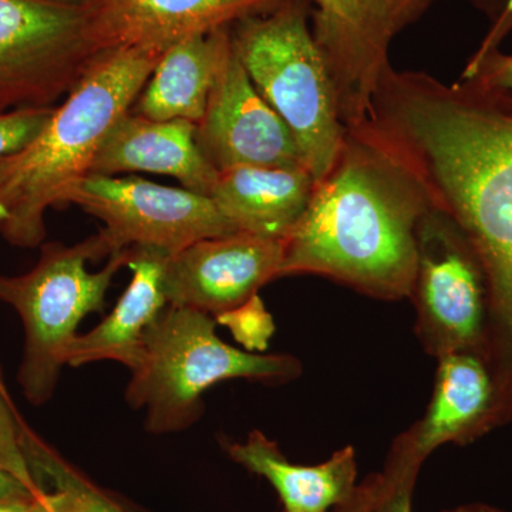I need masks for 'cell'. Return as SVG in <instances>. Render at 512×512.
I'll return each instance as SVG.
<instances>
[{
    "instance_id": "1",
    "label": "cell",
    "mask_w": 512,
    "mask_h": 512,
    "mask_svg": "<svg viewBox=\"0 0 512 512\" xmlns=\"http://www.w3.org/2000/svg\"><path fill=\"white\" fill-rule=\"evenodd\" d=\"M350 136L393 165L473 249L487 289L495 417L512 421V92L390 67Z\"/></svg>"
},
{
    "instance_id": "2",
    "label": "cell",
    "mask_w": 512,
    "mask_h": 512,
    "mask_svg": "<svg viewBox=\"0 0 512 512\" xmlns=\"http://www.w3.org/2000/svg\"><path fill=\"white\" fill-rule=\"evenodd\" d=\"M426 212L393 165L346 134L338 163L285 239L281 276L323 275L380 298L410 296Z\"/></svg>"
},
{
    "instance_id": "3",
    "label": "cell",
    "mask_w": 512,
    "mask_h": 512,
    "mask_svg": "<svg viewBox=\"0 0 512 512\" xmlns=\"http://www.w3.org/2000/svg\"><path fill=\"white\" fill-rule=\"evenodd\" d=\"M161 56L137 47L104 50L28 146L0 157V234L9 244H42L47 210L63 205L90 174L104 140L133 109Z\"/></svg>"
},
{
    "instance_id": "4",
    "label": "cell",
    "mask_w": 512,
    "mask_h": 512,
    "mask_svg": "<svg viewBox=\"0 0 512 512\" xmlns=\"http://www.w3.org/2000/svg\"><path fill=\"white\" fill-rule=\"evenodd\" d=\"M309 16V0H282L235 22L232 43L255 89L291 128L319 184L338 163L348 133Z\"/></svg>"
},
{
    "instance_id": "5",
    "label": "cell",
    "mask_w": 512,
    "mask_h": 512,
    "mask_svg": "<svg viewBox=\"0 0 512 512\" xmlns=\"http://www.w3.org/2000/svg\"><path fill=\"white\" fill-rule=\"evenodd\" d=\"M299 365L291 356L258 355L227 345L208 313L167 305L147 330L131 372L126 402L144 410L151 434L190 429L204 412L202 396L229 379L286 380Z\"/></svg>"
},
{
    "instance_id": "6",
    "label": "cell",
    "mask_w": 512,
    "mask_h": 512,
    "mask_svg": "<svg viewBox=\"0 0 512 512\" xmlns=\"http://www.w3.org/2000/svg\"><path fill=\"white\" fill-rule=\"evenodd\" d=\"M131 255L124 249L110 256L96 234L72 247L49 242L26 274H0V302L15 309L25 329L18 383L30 404L52 399L77 328L89 313L103 311L111 281Z\"/></svg>"
},
{
    "instance_id": "7",
    "label": "cell",
    "mask_w": 512,
    "mask_h": 512,
    "mask_svg": "<svg viewBox=\"0 0 512 512\" xmlns=\"http://www.w3.org/2000/svg\"><path fill=\"white\" fill-rule=\"evenodd\" d=\"M101 53L90 5L0 0V114L53 107Z\"/></svg>"
},
{
    "instance_id": "8",
    "label": "cell",
    "mask_w": 512,
    "mask_h": 512,
    "mask_svg": "<svg viewBox=\"0 0 512 512\" xmlns=\"http://www.w3.org/2000/svg\"><path fill=\"white\" fill-rule=\"evenodd\" d=\"M64 204L77 205L103 222L99 234L110 256L131 248L173 256L201 239L237 234L208 195L143 178L89 174Z\"/></svg>"
},
{
    "instance_id": "9",
    "label": "cell",
    "mask_w": 512,
    "mask_h": 512,
    "mask_svg": "<svg viewBox=\"0 0 512 512\" xmlns=\"http://www.w3.org/2000/svg\"><path fill=\"white\" fill-rule=\"evenodd\" d=\"M312 33L328 64L340 119L365 123L387 70L393 40L436 0H312Z\"/></svg>"
},
{
    "instance_id": "10",
    "label": "cell",
    "mask_w": 512,
    "mask_h": 512,
    "mask_svg": "<svg viewBox=\"0 0 512 512\" xmlns=\"http://www.w3.org/2000/svg\"><path fill=\"white\" fill-rule=\"evenodd\" d=\"M412 295L421 338L437 356L484 357L487 289L473 249L447 217L427 208L419 228V264Z\"/></svg>"
},
{
    "instance_id": "11",
    "label": "cell",
    "mask_w": 512,
    "mask_h": 512,
    "mask_svg": "<svg viewBox=\"0 0 512 512\" xmlns=\"http://www.w3.org/2000/svg\"><path fill=\"white\" fill-rule=\"evenodd\" d=\"M195 140L218 173L242 165L306 168L291 128L255 89L234 43L221 64Z\"/></svg>"
},
{
    "instance_id": "12",
    "label": "cell",
    "mask_w": 512,
    "mask_h": 512,
    "mask_svg": "<svg viewBox=\"0 0 512 512\" xmlns=\"http://www.w3.org/2000/svg\"><path fill=\"white\" fill-rule=\"evenodd\" d=\"M285 241L237 234L201 239L168 256L164 292L168 305L218 316L258 295L281 276Z\"/></svg>"
},
{
    "instance_id": "13",
    "label": "cell",
    "mask_w": 512,
    "mask_h": 512,
    "mask_svg": "<svg viewBox=\"0 0 512 512\" xmlns=\"http://www.w3.org/2000/svg\"><path fill=\"white\" fill-rule=\"evenodd\" d=\"M282 0H94L93 37L101 52L137 47L164 55L188 37L234 25Z\"/></svg>"
},
{
    "instance_id": "14",
    "label": "cell",
    "mask_w": 512,
    "mask_h": 512,
    "mask_svg": "<svg viewBox=\"0 0 512 512\" xmlns=\"http://www.w3.org/2000/svg\"><path fill=\"white\" fill-rule=\"evenodd\" d=\"M195 133L197 124L190 121L150 120L130 111L104 140L90 174L114 177L144 171L170 175L185 190L210 197L218 171L201 153Z\"/></svg>"
},
{
    "instance_id": "15",
    "label": "cell",
    "mask_w": 512,
    "mask_h": 512,
    "mask_svg": "<svg viewBox=\"0 0 512 512\" xmlns=\"http://www.w3.org/2000/svg\"><path fill=\"white\" fill-rule=\"evenodd\" d=\"M495 384L484 357L474 352L440 356L429 412L413 437L403 463L419 467L431 451L447 443L466 444L495 427Z\"/></svg>"
},
{
    "instance_id": "16",
    "label": "cell",
    "mask_w": 512,
    "mask_h": 512,
    "mask_svg": "<svg viewBox=\"0 0 512 512\" xmlns=\"http://www.w3.org/2000/svg\"><path fill=\"white\" fill-rule=\"evenodd\" d=\"M315 185L305 167L242 165L218 173L210 198L235 231L285 241L305 214Z\"/></svg>"
},
{
    "instance_id": "17",
    "label": "cell",
    "mask_w": 512,
    "mask_h": 512,
    "mask_svg": "<svg viewBox=\"0 0 512 512\" xmlns=\"http://www.w3.org/2000/svg\"><path fill=\"white\" fill-rule=\"evenodd\" d=\"M133 249L130 285L109 316L89 333L77 335L67 350L66 365L80 367L113 360L133 369L147 330L167 308L163 278L168 256L153 249Z\"/></svg>"
},
{
    "instance_id": "18",
    "label": "cell",
    "mask_w": 512,
    "mask_h": 512,
    "mask_svg": "<svg viewBox=\"0 0 512 512\" xmlns=\"http://www.w3.org/2000/svg\"><path fill=\"white\" fill-rule=\"evenodd\" d=\"M231 47L232 25L188 37L170 47L131 111L150 120L200 123Z\"/></svg>"
},
{
    "instance_id": "19",
    "label": "cell",
    "mask_w": 512,
    "mask_h": 512,
    "mask_svg": "<svg viewBox=\"0 0 512 512\" xmlns=\"http://www.w3.org/2000/svg\"><path fill=\"white\" fill-rule=\"evenodd\" d=\"M229 457L266 478L281 497L285 512H328L348 503L355 493L356 458L343 448L319 466L289 463L274 441L252 431L244 443L228 447Z\"/></svg>"
},
{
    "instance_id": "20",
    "label": "cell",
    "mask_w": 512,
    "mask_h": 512,
    "mask_svg": "<svg viewBox=\"0 0 512 512\" xmlns=\"http://www.w3.org/2000/svg\"><path fill=\"white\" fill-rule=\"evenodd\" d=\"M22 447L36 481L46 478L52 493L43 491V512H128L50 447L22 419Z\"/></svg>"
},
{
    "instance_id": "21",
    "label": "cell",
    "mask_w": 512,
    "mask_h": 512,
    "mask_svg": "<svg viewBox=\"0 0 512 512\" xmlns=\"http://www.w3.org/2000/svg\"><path fill=\"white\" fill-rule=\"evenodd\" d=\"M0 467L9 471L30 490L40 493L43 488L33 476L22 447V416L10 400L0 377Z\"/></svg>"
},
{
    "instance_id": "22",
    "label": "cell",
    "mask_w": 512,
    "mask_h": 512,
    "mask_svg": "<svg viewBox=\"0 0 512 512\" xmlns=\"http://www.w3.org/2000/svg\"><path fill=\"white\" fill-rule=\"evenodd\" d=\"M53 107H28L0 114V157L18 153L46 126Z\"/></svg>"
},
{
    "instance_id": "23",
    "label": "cell",
    "mask_w": 512,
    "mask_h": 512,
    "mask_svg": "<svg viewBox=\"0 0 512 512\" xmlns=\"http://www.w3.org/2000/svg\"><path fill=\"white\" fill-rule=\"evenodd\" d=\"M221 323L228 325L239 342L248 348L265 349L266 340L274 332L271 316L266 313L264 303L255 295L247 303L232 311L215 316Z\"/></svg>"
},
{
    "instance_id": "24",
    "label": "cell",
    "mask_w": 512,
    "mask_h": 512,
    "mask_svg": "<svg viewBox=\"0 0 512 512\" xmlns=\"http://www.w3.org/2000/svg\"><path fill=\"white\" fill-rule=\"evenodd\" d=\"M463 79H473L485 87L512 92V55H504L500 50L481 57H471Z\"/></svg>"
},
{
    "instance_id": "25",
    "label": "cell",
    "mask_w": 512,
    "mask_h": 512,
    "mask_svg": "<svg viewBox=\"0 0 512 512\" xmlns=\"http://www.w3.org/2000/svg\"><path fill=\"white\" fill-rule=\"evenodd\" d=\"M416 471L394 464L383 477V498L380 512H412V485Z\"/></svg>"
},
{
    "instance_id": "26",
    "label": "cell",
    "mask_w": 512,
    "mask_h": 512,
    "mask_svg": "<svg viewBox=\"0 0 512 512\" xmlns=\"http://www.w3.org/2000/svg\"><path fill=\"white\" fill-rule=\"evenodd\" d=\"M43 491L36 493V491L30 490L28 485L23 484L9 471L0 467V503L33 507L42 497Z\"/></svg>"
},
{
    "instance_id": "27",
    "label": "cell",
    "mask_w": 512,
    "mask_h": 512,
    "mask_svg": "<svg viewBox=\"0 0 512 512\" xmlns=\"http://www.w3.org/2000/svg\"><path fill=\"white\" fill-rule=\"evenodd\" d=\"M383 477L369 481L363 487L356 488L352 498L340 505L338 512H380L383 498Z\"/></svg>"
},
{
    "instance_id": "28",
    "label": "cell",
    "mask_w": 512,
    "mask_h": 512,
    "mask_svg": "<svg viewBox=\"0 0 512 512\" xmlns=\"http://www.w3.org/2000/svg\"><path fill=\"white\" fill-rule=\"evenodd\" d=\"M512 32V9L505 10L503 15L497 20H494L493 26L488 30L487 36L484 37L480 49L477 50L476 55L473 57H481L487 53L493 52L498 49L500 43L503 42L505 37Z\"/></svg>"
},
{
    "instance_id": "29",
    "label": "cell",
    "mask_w": 512,
    "mask_h": 512,
    "mask_svg": "<svg viewBox=\"0 0 512 512\" xmlns=\"http://www.w3.org/2000/svg\"><path fill=\"white\" fill-rule=\"evenodd\" d=\"M477 9L490 16L491 19L497 20L505 12L512 9V0H470Z\"/></svg>"
},
{
    "instance_id": "30",
    "label": "cell",
    "mask_w": 512,
    "mask_h": 512,
    "mask_svg": "<svg viewBox=\"0 0 512 512\" xmlns=\"http://www.w3.org/2000/svg\"><path fill=\"white\" fill-rule=\"evenodd\" d=\"M446 512H505L500 508L491 507L487 504H468L461 505V507L454 508V510Z\"/></svg>"
},
{
    "instance_id": "31",
    "label": "cell",
    "mask_w": 512,
    "mask_h": 512,
    "mask_svg": "<svg viewBox=\"0 0 512 512\" xmlns=\"http://www.w3.org/2000/svg\"><path fill=\"white\" fill-rule=\"evenodd\" d=\"M0 512H43L39 501L33 507H22V505H9L0 503Z\"/></svg>"
},
{
    "instance_id": "32",
    "label": "cell",
    "mask_w": 512,
    "mask_h": 512,
    "mask_svg": "<svg viewBox=\"0 0 512 512\" xmlns=\"http://www.w3.org/2000/svg\"><path fill=\"white\" fill-rule=\"evenodd\" d=\"M43 2L60 3V5L87 6L94 0H43Z\"/></svg>"
},
{
    "instance_id": "33",
    "label": "cell",
    "mask_w": 512,
    "mask_h": 512,
    "mask_svg": "<svg viewBox=\"0 0 512 512\" xmlns=\"http://www.w3.org/2000/svg\"><path fill=\"white\" fill-rule=\"evenodd\" d=\"M3 221H5V211L0 208V225H2Z\"/></svg>"
}]
</instances>
